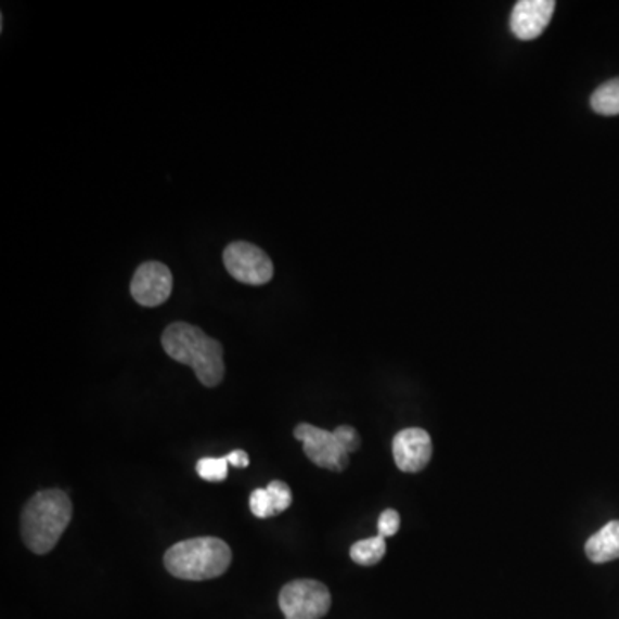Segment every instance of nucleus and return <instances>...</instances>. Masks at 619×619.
I'll use <instances>...</instances> for the list:
<instances>
[{
    "label": "nucleus",
    "instance_id": "nucleus-1",
    "mask_svg": "<svg viewBox=\"0 0 619 619\" xmlns=\"http://www.w3.org/2000/svg\"><path fill=\"white\" fill-rule=\"evenodd\" d=\"M163 348L176 362L192 366L204 386L216 387L222 383L224 348L202 328L186 322H175L164 331Z\"/></svg>",
    "mask_w": 619,
    "mask_h": 619
},
{
    "label": "nucleus",
    "instance_id": "nucleus-2",
    "mask_svg": "<svg viewBox=\"0 0 619 619\" xmlns=\"http://www.w3.org/2000/svg\"><path fill=\"white\" fill-rule=\"evenodd\" d=\"M72 518L73 503L66 492L61 489L38 492L23 510V541L31 553H50L57 545Z\"/></svg>",
    "mask_w": 619,
    "mask_h": 619
},
{
    "label": "nucleus",
    "instance_id": "nucleus-3",
    "mask_svg": "<svg viewBox=\"0 0 619 619\" xmlns=\"http://www.w3.org/2000/svg\"><path fill=\"white\" fill-rule=\"evenodd\" d=\"M231 559V549L221 539L196 537L172 545L164 556V565L179 580L204 582L224 575Z\"/></svg>",
    "mask_w": 619,
    "mask_h": 619
},
{
    "label": "nucleus",
    "instance_id": "nucleus-4",
    "mask_svg": "<svg viewBox=\"0 0 619 619\" xmlns=\"http://www.w3.org/2000/svg\"><path fill=\"white\" fill-rule=\"evenodd\" d=\"M295 437L304 442V451L310 462L331 472L346 470L349 454L357 453L362 444L357 428L349 425H341L334 433H328L315 425L299 424L296 425Z\"/></svg>",
    "mask_w": 619,
    "mask_h": 619
},
{
    "label": "nucleus",
    "instance_id": "nucleus-5",
    "mask_svg": "<svg viewBox=\"0 0 619 619\" xmlns=\"http://www.w3.org/2000/svg\"><path fill=\"white\" fill-rule=\"evenodd\" d=\"M331 604V592L317 580H295L286 583L279 594V607L286 619H322Z\"/></svg>",
    "mask_w": 619,
    "mask_h": 619
},
{
    "label": "nucleus",
    "instance_id": "nucleus-6",
    "mask_svg": "<svg viewBox=\"0 0 619 619\" xmlns=\"http://www.w3.org/2000/svg\"><path fill=\"white\" fill-rule=\"evenodd\" d=\"M224 266L229 274L248 286H263L274 278V263L269 255L248 242H233L225 246Z\"/></svg>",
    "mask_w": 619,
    "mask_h": 619
},
{
    "label": "nucleus",
    "instance_id": "nucleus-7",
    "mask_svg": "<svg viewBox=\"0 0 619 619\" xmlns=\"http://www.w3.org/2000/svg\"><path fill=\"white\" fill-rule=\"evenodd\" d=\"M172 272L160 262H145L134 272L129 292L142 307L154 308L166 304L172 293Z\"/></svg>",
    "mask_w": 619,
    "mask_h": 619
},
{
    "label": "nucleus",
    "instance_id": "nucleus-8",
    "mask_svg": "<svg viewBox=\"0 0 619 619\" xmlns=\"http://www.w3.org/2000/svg\"><path fill=\"white\" fill-rule=\"evenodd\" d=\"M392 456L404 474L422 472L433 457V439L424 428H404L392 439Z\"/></svg>",
    "mask_w": 619,
    "mask_h": 619
},
{
    "label": "nucleus",
    "instance_id": "nucleus-9",
    "mask_svg": "<svg viewBox=\"0 0 619 619\" xmlns=\"http://www.w3.org/2000/svg\"><path fill=\"white\" fill-rule=\"evenodd\" d=\"M556 2L553 0H520L513 8L512 26L513 35L518 40H536L544 34L549 23L553 20Z\"/></svg>",
    "mask_w": 619,
    "mask_h": 619
},
{
    "label": "nucleus",
    "instance_id": "nucleus-10",
    "mask_svg": "<svg viewBox=\"0 0 619 619\" xmlns=\"http://www.w3.org/2000/svg\"><path fill=\"white\" fill-rule=\"evenodd\" d=\"M585 554L595 565L619 559V520L609 521L586 541Z\"/></svg>",
    "mask_w": 619,
    "mask_h": 619
},
{
    "label": "nucleus",
    "instance_id": "nucleus-11",
    "mask_svg": "<svg viewBox=\"0 0 619 619\" xmlns=\"http://www.w3.org/2000/svg\"><path fill=\"white\" fill-rule=\"evenodd\" d=\"M386 549L387 544L384 537H371V539L354 542L349 549V556L357 565L374 566L383 562V557L386 556Z\"/></svg>",
    "mask_w": 619,
    "mask_h": 619
},
{
    "label": "nucleus",
    "instance_id": "nucleus-12",
    "mask_svg": "<svg viewBox=\"0 0 619 619\" xmlns=\"http://www.w3.org/2000/svg\"><path fill=\"white\" fill-rule=\"evenodd\" d=\"M591 105L601 116H618L619 114V78L609 79L592 93Z\"/></svg>",
    "mask_w": 619,
    "mask_h": 619
},
{
    "label": "nucleus",
    "instance_id": "nucleus-13",
    "mask_svg": "<svg viewBox=\"0 0 619 619\" xmlns=\"http://www.w3.org/2000/svg\"><path fill=\"white\" fill-rule=\"evenodd\" d=\"M229 465L228 456L202 457L196 463V474L207 482H222L228 478Z\"/></svg>",
    "mask_w": 619,
    "mask_h": 619
},
{
    "label": "nucleus",
    "instance_id": "nucleus-14",
    "mask_svg": "<svg viewBox=\"0 0 619 619\" xmlns=\"http://www.w3.org/2000/svg\"><path fill=\"white\" fill-rule=\"evenodd\" d=\"M267 491L271 494L274 515H281V513L286 512L287 507L292 506L293 494L287 483L281 482V480H272L267 487Z\"/></svg>",
    "mask_w": 619,
    "mask_h": 619
},
{
    "label": "nucleus",
    "instance_id": "nucleus-15",
    "mask_svg": "<svg viewBox=\"0 0 619 619\" xmlns=\"http://www.w3.org/2000/svg\"><path fill=\"white\" fill-rule=\"evenodd\" d=\"M249 512L254 513L257 518H271L274 515L272 507L271 494L267 489H255L249 495Z\"/></svg>",
    "mask_w": 619,
    "mask_h": 619
},
{
    "label": "nucleus",
    "instance_id": "nucleus-16",
    "mask_svg": "<svg viewBox=\"0 0 619 619\" xmlns=\"http://www.w3.org/2000/svg\"><path fill=\"white\" fill-rule=\"evenodd\" d=\"M399 525H401V518H399V513L396 510H386L383 515L378 516V536L384 537H395L398 533Z\"/></svg>",
    "mask_w": 619,
    "mask_h": 619
},
{
    "label": "nucleus",
    "instance_id": "nucleus-17",
    "mask_svg": "<svg viewBox=\"0 0 619 619\" xmlns=\"http://www.w3.org/2000/svg\"><path fill=\"white\" fill-rule=\"evenodd\" d=\"M228 456V462L231 465L236 466V468H246L249 465V457L245 451L242 449H237V451H233V453L225 454Z\"/></svg>",
    "mask_w": 619,
    "mask_h": 619
}]
</instances>
